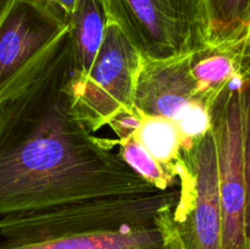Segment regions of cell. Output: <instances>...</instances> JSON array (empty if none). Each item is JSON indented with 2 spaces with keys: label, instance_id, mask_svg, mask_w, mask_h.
<instances>
[{
  "label": "cell",
  "instance_id": "obj_1",
  "mask_svg": "<svg viewBox=\"0 0 250 249\" xmlns=\"http://www.w3.org/2000/svg\"><path fill=\"white\" fill-rule=\"evenodd\" d=\"M70 36L22 94L0 105V217L89 198L160 190L72 109Z\"/></svg>",
  "mask_w": 250,
  "mask_h": 249
},
{
  "label": "cell",
  "instance_id": "obj_2",
  "mask_svg": "<svg viewBox=\"0 0 250 249\" xmlns=\"http://www.w3.org/2000/svg\"><path fill=\"white\" fill-rule=\"evenodd\" d=\"M178 187L112 194L0 217V234L12 241H37L94 229L116 228L156 219L176 207Z\"/></svg>",
  "mask_w": 250,
  "mask_h": 249
},
{
  "label": "cell",
  "instance_id": "obj_3",
  "mask_svg": "<svg viewBox=\"0 0 250 249\" xmlns=\"http://www.w3.org/2000/svg\"><path fill=\"white\" fill-rule=\"evenodd\" d=\"M70 32V19L41 0H2L0 105L31 87Z\"/></svg>",
  "mask_w": 250,
  "mask_h": 249
},
{
  "label": "cell",
  "instance_id": "obj_4",
  "mask_svg": "<svg viewBox=\"0 0 250 249\" xmlns=\"http://www.w3.org/2000/svg\"><path fill=\"white\" fill-rule=\"evenodd\" d=\"M106 19L117 24L146 60H168L208 46L200 0H102Z\"/></svg>",
  "mask_w": 250,
  "mask_h": 249
},
{
  "label": "cell",
  "instance_id": "obj_5",
  "mask_svg": "<svg viewBox=\"0 0 250 249\" xmlns=\"http://www.w3.org/2000/svg\"><path fill=\"white\" fill-rule=\"evenodd\" d=\"M173 210L183 249H222V207L214 133L185 141Z\"/></svg>",
  "mask_w": 250,
  "mask_h": 249
},
{
  "label": "cell",
  "instance_id": "obj_6",
  "mask_svg": "<svg viewBox=\"0 0 250 249\" xmlns=\"http://www.w3.org/2000/svg\"><path fill=\"white\" fill-rule=\"evenodd\" d=\"M141 53L117 24L106 22L104 39L84 82L72 84V109L90 132L107 126L122 110L133 109Z\"/></svg>",
  "mask_w": 250,
  "mask_h": 249
},
{
  "label": "cell",
  "instance_id": "obj_7",
  "mask_svg": "<svg viewBox=\"0 0 250 249\" xmlns=\"http://www.w3.org/2000/svg\"><path fill=\"white\" fill-rule=\"evenodd\" d=\"M241 71L210 104L222 207V249H247V186L242 148Z\"/></svg>",
  "mask_w": 250,
  "mask_h": 249
},
{
  "label": "cell",
  "instance_id": "obj_8",
  "mask_svg": "<svg viewBox=\"0 0 250 249\" xmlns=\"http://www.w3.org/2000/svg\"><path fill=\"white\" fill-rule=\"evenodd\" d=\"M173 210L156 219L37 241L0 242V249H183Z\"/></svg>",
  "mask_w": 250,
  "mask_h": 249
},
{
  "label": "cell",
  "instance_id": "obj_9",
  "mask_svg": "<svg viewBox=\"0 0 250 249\" xmlns=\"http://www.w3.org/2000/svg\"><path fill=\"white\" fill-rule=\"evenodd\" d=\"M199 102L207 104L190 72V54L168 60L143 59L133 99L142 114L176 124L186 110Z\"/></svg>",
  "mask_w": 250,
  "mask_h": 249
},
{
  "label": "cell",
  "instance_id": "obj_10",
  "mask_svg": "<svg viewBox=\"0 0 250 249\" xmlns=\"http://www.w3.org/2000/svg\"><path fill=\"white\" fill-rule=\"evenodd\" d=\"M106 14L102 0H78L70 17L73 54L72 84L84 82L104 39Z\"/></svg>",
  "mask_w": 250,
  "mask_h": 249
},
{
  "label": "cell",
  "instance_id": "obj_11",
  "mask_svg": "<svg viewBox=\"0 0 250 249\" xmlns=\"http://www.w3.org/2000/svg\"><path fill=\"white\" fill-rule=\"evenodd\" d=\"M208 46L239 48L250 32V0H200Z\"/></svg>",
  "mask_w": 250,
  "mask_h": 249
},
{
  "label": "cell",
  "instance_id": "obj_12",
  "mask_svg": "<svg viewBox=\"0 0 250 249\" xmlns=\"http://www.w3.org/2000/svg\"><path fill=\"white\" fill-rule=\"evenodd\" d=\"M242 55L238 48L207 46L190 54V72L198 90L208 105L220 90L241 71Z\"/></svg>",
  "mask_w": 250,
  "mask_h": 249
},
{
  "label": "cell",
  "instance_id": "obj_13",
  "mask_svg": "<svg viewBox=\"0 0 250 249\" xmlns=\"http://www.w3.org/2000/svg\"><path fill=\"white\" fill-rule=\"evenodd\" d=\"M134 138L160 165L177 178L178 167L182 163L185 138L172 121L144 115Z\"/></svg>",
  "mask_w": 250,
  "mask_h": 249
},
{
  "label": "cell",
  "instance_id": "obj_14",
  "mask_svg": "<svg viewBox=\"0 0 250 249\" xmlns=\"http://www.w3.org/2000/svg\"><path fill=\"white\" fill-rule=\"evenodd\" d=\"M119 154L141 177L160 190L178 187V180L158 163L134 137L119 143Z\"/></svg>",
  "mask_w": 250,
  "mask_h": 249
},
{
  "label": "cell",
  "instance_id": "obj_15",
  "mask_svg": "<svg viewBox=\"0 0 250 249\" xmlns=\"http://www.w3.org/2000/svg\"><path fill=\"white\" fill-rule=\"evenodd\" d=\"M241 110H242V148H243L244 175L247 186L246 237L247 249L250 247V58L242 56L241 62Z\"/></svg>",
  "mask_w": 250,
  "mask_h": 249
},
{
  "label": "cell",
  "instance_id": "obj_16",
  "mask_svg": "<svg viewBox=\"0 0 250 249\" xmlns=\"http://www.w3.org/2000/svg\"><path fill=\"white\" fill-rule=\"evenodd\" d=\"M176 126L185 141L200 138L211 129L209 106L204 103H195L186 110L185 114L176 122Z\"/></svg>",
  "mask_w": 250,
  "mask_h": 249
},
{
  "label": "cell",
  "instance_id": "obj_17",
  "mask_svg": "<svg viewBox=\"0 0 250 249\" xmlns=\"http://www.w3.org/2000/svg\"><path fill=\"white\" fill-rule=\"evenodd\" d=\"M143 116L144 115L136 106H133V109L122 110L119 114L115 115L110 120L107 126L111 127L112 131L117 136L119 143H121V142H125L134 137L137 129L141 126Z\"/></svg>",
  "mask_w": 250,
  "mask_h": 249
},
{
  "label": "cell",
  "instance_id": "obj_18",
  "mask_svg": "<svg viewBox=\"0 0 250 249\" xmlns=\"http://www.w3.org/2000/svg\"><path fill=\"white\" fill-rule=\"evenodd\" d=\"M41 1L50 5L51 7L59 10V11L62 12L63 15H66L70 19L71 15L75 11L76 6H77L78 0H41Z\"/></svg>",
  "mask_w": 250,
  "mask_h": 249
},
{
  "label": "cell",
  "instance_id": "obj_19",
  "mask_svg": "<svg viewBox=\"0 0 250 249\" xmlns=\"http://www.w3.org/2000/svg\"><path fill=\"white\" fill-rule=\"evenodd\" d=\"M239 53L244 58H250V32L247 38L243 41V43L239 45Z\"/></svg>",
  "mask_w": 250,
  "mask_h": 249
},
{
  "label": "cell",
  "instance_id": "obj_20",
  "mask_svg": "<svg viewBox=\"0 0 250 249\" xmlns=\"http://www.w3.org/2000/svg\"><path fill=\"white\" fill-rule=\"evenodd\" d=\"M1 2H2V0H0V4H1Z\"/></svg>",
  "mask_w": 250,
  "mask_h": 249
},
{
  "label": "cell",
  "instance_id": "obj_21",
  "mask_svg": "<svg viewBox=\"0 0 250 249\" xmlns=\"http://www.w3.org/2000/svg\"><path fill=\"white\" fill-rule=\"evenodd\" d=\"M248 249H250V247H249V248H248Z\"/></svg>",
  "mask_w": 250,
  "mask_h": 249
}]
</instances>
